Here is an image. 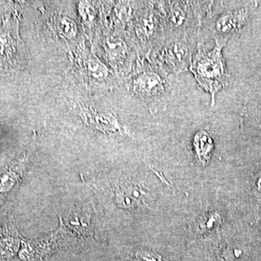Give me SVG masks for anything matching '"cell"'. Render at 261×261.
Listing matches in <instances>:
<instances>
[{
	"label": "cell",
	"instance_id": "6da1fadb",
	"mask_svg": "<svg viewBox=\"0 0 261 261\" xmlns=\"http://www.w3.org/2000/svg\"><path fill=\"white\" fill-rule=\"evenodd\" d=\"M162 17L165 38L187 37L195 40L208 27L213 1H156Z\"/></svg>",
	"mask_w": 261,
	"mask_h": 261
},
{
	"label": "cell",
	"instance_id": "7a4b0ae2",
	"mask_svg": "<svg viewBox=\"0 0 261 261\" xmlns=\"http://www.w3.org/2000/svg\"><path fill=\"white\" fill-rule=\"evenodd\" d=\"M224 47L216 44L213 50H208L199 42L190 67L199 87L211 95L212 105L216 94L229 83L230 74L222 55Z\"/></svg>",
	"mask_w": 261,
	"mask_h": 261
},
{
	"label": "cell",
	"instance_id": "3957f363",
	"mask_svg": "<svg viewBox=\"0 0 261 261\" xmlns=\"http://www.w3.org/2000/svg\"><path fill=\"white\" fill-rule=\"evenodd\" d=\"M194 41L182 36L165 38L150 53L153 65L165 75L186 71L193 61Z\"/></svg>",
	"mask_w": 261,
	"mask_h": 261
},
{
	"label": "cell",
	"instance_id": "277c9868",
	"mask_svg": "<svg viewBox=\"0 0 261 261\" xmlns=\"http://www.w3.org/2000/svg\"><path fill=\"white\" fill-rule=\"evenodd\" d=\"M135 34L144 49L151 53L165 39L162 17L156 1L147 3L135 18Z\"/></svg>",
	"mask_w": 261,
	"mask_h": 261
},
{
	"label": "cell",
	"instance_id": "5b68a950",
	"mask_svg": "<svg viewBox=\"0 0 261 261\" xmlns=\"http://www.w3.org/2000/svg\"><path fill=\"white\" fill-rule=\"evenodd\" d=\"M166 75L156 67L138 70L131 80L133 92L142 99L157 101L163 99L168 92Z\"/></svg>",
	"mask_w": 261,
	"mask_h": 261
},
{
	"label": "cell",
	"instance_id": "8992f818",
	"mask_svg": "<svg viewBox=\"0 0 261 261\" xmlns=\"http://www.w3.org/2000/svg\"><path fill=\"white\" fill-rule=\"evenodd\" d=\"M247 18L248 12L244 8L223 12L215 16L212 15L208 28L216 44L224 47L231 38L239 33Z\"/></svg>",
	"mask_w": 261,
	"mask_h": 261
},
{
	"label": "cell",
	"instance_id": "52a82bcc",
	"mask_svg": "<svg viewBox=\"0 0 261 261\" xmlns=\"http://www.w3.org/2000/svg\"><path fill=\"white\" fill-rule=\"evenodd\" d=\"M76 111L86 124L104 133H122L119 120L110 113L98 112L82 104H77Z\"/></svg>",
	"mask_w": 261,
	"mask_h": 261
},
{
	"label": "cell",
	"instance_id": "ba28073f",
	"mask_svg": "<svg viewBox=\"0 0 261 261\" xmlns=\"http://www.w3.org/2000/svg\"><path fill=\"white\" fill-rule=\"evenodd\" d=\"M104 50L109 62L116 70L130 69L133 56L128 44L122 38L109 36L104 41Z\"/></svg>",
	"mask_w": 261,
	"mask_h": 261
},
{
	"label": "cell",
	"instance_id": "9c48e42d",
	"mask_svg": "<svg viewBox=\"0 0 261 261\" xmlns=\"http://www.w3.org/2000/svg\"><path fill=\"white\" fill-rule=\"evenodd\" d=\"M195 151L199 162L205 165L210 161L213 149V142L211 136L205 130L197 132L193 141Z\"/></svg>",
	"mask_w": 261,
	"mask_h": 261
},
{
	"label": "cell",
	"instance_id": "30bf717a",
	"mask_svg": "<svg viewBox=\"0 0 261 261\" xmlns=\"http://www.w3.org/2000/svg\"><path fill=\"white\" fill-rule=\"evenodd\" d=\"M85 71L87 75L93 79L101 81H105L109 78H111L112 74L110 69L104 65L95 55H90L84 64Z\"/></svg>",
	"mask_w": 261,
	"mask_h": 261
},
{
	"label": "cell",
	"instance_id": "8fae6325",
	"mask_svg": "<svg viewBox=\"0 0 261 261\" xmlns=\"http://www.w3.org/2000/svg\"><path fill=\"white\" fill-rule=\"evenodd\" d=\"M142 195V192L135 186L121 187L117 192L116 200L123 208H130L140 202Z\"/></svg>",
	"mask_w": 261,
	"mask_h": 261
},
{
	"label": "cell",
	"instance_id": "7c38bea8",
	"mask_svg": "<svg viewBox=\"0 0 261 261\" xmlns=\"http://www.w3.org/2000/svg\"><path fill=\"white\" fill-rule=\"evenodd\" d=\"M58 32L66 39H71L76 37L77 27L76 24L70 18L63 17L60 18L57 24Z\"/></svg>",
	"mask_w": 261,
	"mask_h": 261
},
{
	"label": "cell",
	"instance_id": "4fadbf2b",
	"mask_svg": "<svg viewBox=\"0 0 261 261\" xmlns=\"http://www.w3.org/2000/svg\"><path fill=\"white\" fill-rule=\"evenodd\" d=\"M79 13L83 21L86 24H90L93 22L95 17V11L91 4L87 1H81L79 4Z\"/></svg>",
	"mask_w": 261,
	"mask_h": 261
},
{
	"label": "cell",
	"instance_id": "5bb4252c",
	"mask_svg": "<svg viewBox=\"0 0 261 261\" xmlns=\"http://www.w3.org/2000/svg\"><path fill=\"white\" fill-rule=\"evenodd\" d=\"M136 256H139L142 259L143 261H164L163 260L161 256H158V254H154L152 253H147V252H143V253H138Z\"/></svg>",
	"mask_w": 261,
	"mask_h": 261
}]
</instances>
